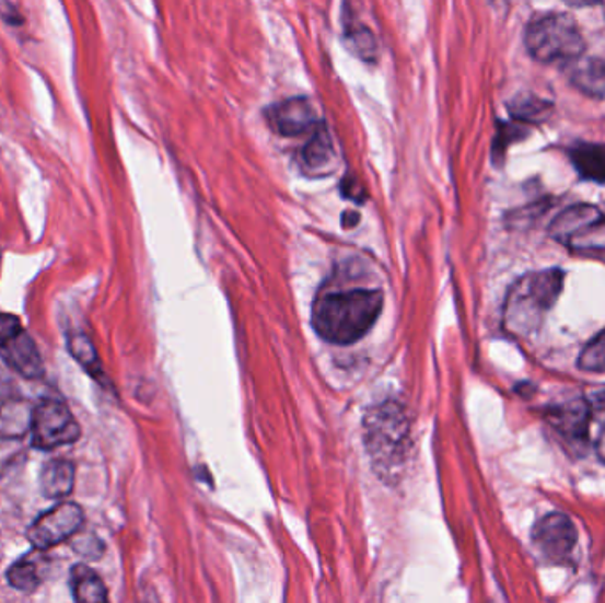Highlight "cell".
<instances>
[{"instance_id": "obj_1", "label": "cell", "mask_w": 605, "mask_h": 603, "mask_svg": "<svg viewBox=\"0 0 605 603\" xmlns=\"http://www.w3.org/2000/svg\"><path fill=\"white\" fill-rule=\"evenodd\" d=\"M383 304V292L377 289L321 292L312 309V326L323 340L349 346L374 327Z\"/></svg>"}, {"instance_id": "obj_2", "label": "cell", "mask_w": 605, "mask_h": 603, "mask_svg": "<svg viewBox=\"0 0 605 603\" xmlns=\"http://www.w3.org/2000/svg\"><path fill=\"white\" fill-rule=\"evenodd\" d=\"M561 269L527 272L513 283L503 309V329L513 338H527L540 329L563 290Z\"/></svg>"}, {"instance_id": "obj_3", "label": "cell", "mask_w": 605, "mask_h": 603, "mask_svg": "<svg viewBox=\"0 0 605 603\" xmlns=\"http://www.w3.org/2000/svg\"><path fill=\"white\" fill-rule=\"evenodd\" d=\"M409 418L403 404L386 401L363 419V439L375 473L386 484L398 478L409 453Z\"/></svg>"}, {"instance_id": "obj_4", "label": "cell", "mask_w": 605, "mask_h": 603, "mask_svg": "<svg viewBox=\"0 0 605 603\" xmlns=\"http://www.w3.org/2000/svg\"><path fill=\"white\" fill-rule=\"evenodd\" d=\"M524 45L530 56L544 65H570L586 51L578 22L565 13L533 19L524 33Z\"/></svg>"}, {"instance_id": "obj_5", "label": "cell", "mask_w": 605, "mask_h": 603, "mask_svg": "<svg viewBox=\"0 0 605 603\" xmlns=\"http://www.w3.org/2000/svg\"><path fill=\"white\" fill-rule=\"evenodd\" d=\"M549 235L556 243L582 257L605 255V211L592 204H575L550 221Z\"/></svg>"}, {"instance_id": "obj_6", "label": "cell", "mask_w": 605, "mask_h": 603, "mask_svg": "<svg viewBox=\"0 0 605 603\" xmlns=\"http://www.w3.org/2000/svg\"><path fill=\"white\" fill-rule=\"evenodd\" d=\"M31 436L34 450L51 452L56 448L74 444L82 436V429L73 413L62 402L45 398L34 407Z\"/></svg>"}, {"instance_id": "obj_7", "label": "cell", "mask_w": 605, "mask_h": 603, "mask_svg": "<svg viewBox=\"0 0 605 603\" xmlns=\"http://www.w3.org/2000/svg\"><path fill=\"white\" fill-rule=\"evenodd\" d=\"M82 525V508L74 502H60L28 525L27 540L37 550H48L73 538Z\"/></svg>"}, {"instance_id": "obj_8", "label": "cell", "mask_w": 605, "mask_h": 603, "mask_svg": "<svg viewBox=\"0 0 605 603\" xmlns=\"http://www.w3.org/2000/svg\"><path fill=\"white\" fill-rule=\"evenodd\" d=\"M533 545L550 563H563L578 545V530L563 513H549L533 525Z\"/></svg>"}, {"instance_id": "obj_9", "label": "cell", "mask_w": 605, "mask_h": 603, "mask_svg": "<svg viewBox=\"0 0 605 603\" xmlns=\"http://www.w3.org/2000/svg\"><path fill=\"white\" fill-rule=\"evenodd\" d=\"M544 418L550 425V429L558 432L569 444L573 447L586 444L592 407L587 406L584 398L565 402L559 406H549Z\"/></svg>"}, {"instance_id": "obj_10", "label": "cell", "mask_w": 605, "mask_h": 603, "mask_svg": "<svg viewBox=\"0 0 605 603\" xmlns=\"http://www.w3.org/2000/svg\"><path fill=\"white\" fill-rule=\"evenodd\" d=\"M268 123L282 137H301L319 126L315 106L306 97H292L268 111Z\"/></svg>"}, {"instance_id": "obj_11", "label": "cell", "mask_w": 605, "mask_h": 603, "mask_svg": "<svg viewBox=\"0 0 605 603\" xmlns=\"http://www.w3.org/2000/svg\"><path fill=\"white\" fill-rule=\"evenodd\" d=\"M0 358L11 370L28 381H36L45 375V367L36 341L24 329L8 346L0 349Z\"/></svg>"}, {"instance_id": "obj_12", "label": "cell", "mask_w": 605, "mask_h": 603, "mask_svg": "<svg viewBox=\"0 0 605 603\" xmlns=\"http://www.w3.org/2000/svg\"><path fill=\"white\" fill-rule=\"evenodd\" d=\"M570 83L584 96L593 100L605 97V60L598 57L578 59L570 62Z\"/></svg>"}, {"instance_id": "obj_13", "label": "cell", "mask_w": 605, "mask_h": 603, "mask_svg": "<svg viewBox=\"0 0 605 603\" xmlns=\"http://www.w3.org/2000/svg\"><path fill=\"white\" fill-rule=\"evenodd\" d=\"M34 407L22 398H11L0 406V441H19L33 429Z\"/></svg>"}, {"instance_id": "obj_14", "label": "cell", "mask_w": 605, "mask_h": 603, "mask_svg": "<svg viewBox=\"0 0 605 603\" xmlns=\"http://www.w3.org/2000/svg\"><path fill=\"white\" fill-rule=\"evenodd\" d=\"M39 487L47 499H62L73 492L74 464L65 459L48 461L39 473Z\"/></svg>"}, {"instance_id": "obj_15", "label": "cell", "mask_w": 605, "mask_h": 603, "mask_svg": "<svg viewBox=\"0 0 605 603\" xmlns=\"http://www.w3.org/2000/svg\"><path fill=\"white\" fill-rule=\"evenodd\" d=\"M570 160L582 179L605 185V146L602 143H575L570 149Z\"/></svg>"}, {"instance_id": "obj_16", "label": "cell", "mask_w": 605, "mask_h": 603, "mask_svg": "<svg viewBox=\"0 0 605 603\" xmlns=\"http://www.w3.org/2000/svg\"><path fill=\"white\" fill-rule=\"evenodd\" d=\"M70 584L71 593L77 602L102 603L108 600L107 585L103 582L102 577L83 563L71 568Z\"/></svg>"}, {"instance_id": "obj_17", "label": "cell", "mask_w": 605, "mask_h": 603, "mask_svg": "<svg viewBox=\"0 0 605 603\" xmlns=\"http://www.w3.org/2000/svg\"><path fill=\"white\" fill-rule=\"evenodd\" d=\"M507 108H509L512 119L524 126L544 125L555 114L552 103L532 93L517 94L513 100H510Z\"/></svg>"}, {"instance_id": "obj_18", "label": "cell", "mask_w": 605, "mask_h": 603, "mask_svg": "<svg viewBox=\"0 0 605 603\" xmlns=\"http://www.w3.org/2000/svg\"><path fill=\"white\" fill-rule=\"evenodd\" d=\"M333 158H335V151H333L331 137L326 126L319 125L312 131V137L301 151V162L306 172H321L331 165Z\"/></svg>"}, {"instance_id": "obj_19", "label": "cell", "mask_w": 605, "mask_h": 603, "mask_svg": "<svg viewBox=\"0 0 605 603\" xmlns=\"http://www.w3.org/2000/svg\"><path fill=\"white\" fill-rule=\"evenodd\" d=\"M5 579L20 593H33L42 584V568L31 557H22L5 571Z\"/></svg>"}, {"instance_id": "obj_20", "label": "cell", "mask_w": 605, "mask_h": 603, "mask_svg": "<svg viewBox=\"0 0 605 603\" xmlns=\"http://www.w3.org/2000/svg\"><path fill=\"white\" fill-rule=\"evenodd\" d=\"M68 350H70L74 360L79 361L83 369L88 370L96 381H103L105 373H103L102 363H100L93 341H91L88 335H83V333L71 335L68 338Z\"/></svg>"}, {"instance_id": "obj_21", "label": "cell", "mask_w": 605, "mask_h": 603, "mask_svg": "<svg viewBox=\"0 0 605 603\" xmlns=\"http://www.w3.org/2000/svg\"><path fill=\"white\" fill-rule=\"evenodd\" d=\"M578 367L582 372L605 373V329L582 349Z\"/></svg>"}, {"instance_id": "obj_22", "label": "cell", "mask_w": 605, "mask_h": 603, "mask_svg": "<svg viewBox=\"0 0 605 603\" xmlns=\"http://www.w3.org/2000/svg\"><path fill=\"white\" fill-rule=\"evenodd\" d=\"M526 126L521 125V123H499L498 137H496L495 146H492L496 160H501L509 146L526 139Z\"/></svg>"}, {"instance_id": "obj_23", "label": "cell", "mask_w": 605, "mask_h": 603, "mask_svg": "<svg viewBox=\"0 0 605 603\" xmlns=\"http://www.w3.org/2000/svg\"><path fill=\"white\" fill-rule=\"evenodd\" d=\"M73 550L85 559H97V557H102L105 547L94 534H80L79 538L73 542Z\"/></svg>"}, {"instance_id": "obj_24", "label": "cell", "mask_w": 605, "mask_h": 603, "mask_svg": "<svg viewBox=\"0 0 605 603\" xmlns=\"http://www.w3.org/2000/svg\"><path fill=\"white\" fill-rule=\"evenodd\" d=\"M22 329L24 327L16 315L0 314V349L8 346Z\"/></svg>"}, {"instance_id": "obj_25", "label": "cell", "mask_w": 605, "mask_h": 603, "mask_svg": "<svg viewBox=\"0 0 605 603\" xmlns=\"http://www.w3.org/2000/svg\"><path fill=\"white\" fill-rule=\"evenodd\" d=\"M584 401L587 406L592 407V410L605 409V384L602 386H593L584 393Z\"/></svg>"}, {"instance_id": "obj_26", "label": "cell", "mask_w": 605, "mask_h": 603, "mask_svg": "<svg viewBox=\"0 0 605 603\" xmlns=\"http://www.w3.org/2000/svg\"><path fill=\"white\" fill-rule=\"evenodd\" d=\"M563 2L573 8H587V5L601 4L602 0H563Z\"/></svg>"}, {"instance_id": "obj_27", "label": "cell", "mask_w": 605, "mask_h": 603, "mask_svg": "<svg viewBox=\"0 0 605 603\" xmlns=\"http://www.w3.org/2000/svg\"><path fill=\"white\" fill-rule=\"evenodd\" d=\"M596 455L605 464V429L602 430L598 441H596Z\"/></svg>"}, {"instance_id": "obj_28", "label": "cell", "mask_w": 605, "mask_h": 603, "mask_svg": "<svg viewBox=\"0 0 605 603\" xmlns=\"http://www.w3.org/2000/svg\"><path fill=\"white\" fill-rule=\"evenodd\" d=\"M0 263H2V255H0Z\"/></svg>"}]
</instances>
